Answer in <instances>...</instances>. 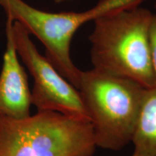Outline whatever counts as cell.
<instances>
[{"label":"cell","mask_w":156,"mask_h":156,"mask_svg":"<svg viewBox=\"0 0 156 156\" xmlns=\"http://www.w3.org/2000/svg\"><path fill=\"white\" fill-rule=\"evenodd\" d=\"M12 30L17 54L34 79L31 101L38 112H55L90 121L79 90L40 54L30 35L19 23L13 21Z\"/></svg>","instance_id":"5b68a950"},{"label":"cell","mask_w":156,"mask_h":156,"mask_svg":"<svg viewBox=\"0 0 156 156\" xmlns=\"http://www.w3.org/2000/svg\"><path fill=\"white\" fill-rule=\"evenodd\" d=\"M153 15V12L140 5L93 21L88 38L93 69L130 79L146 89L155 86L150 42Z\"/></svg>","instance_id":"6da1fadb"},{"label":"cell","mask_w":156,"mask_h":156,"mask_svg":"<svg viewBox=\"0 0 156 156\" xmlns=\"http://www.w3.org/2000/svg\"><path fill=\"white\" fill-rule=\"evenodd\" d=\"M12 23L7 17L6 49L0 74V115L22 119L30 116L31 91L28 75L17 57L12 30Z\"/></svg>","instance_id":"8992f818"},{"label":"cell","mask_w":156,"mask_h":156,"mask_svg":"<svg viewBox=\"0 0 156 156\" xmlns=\"http://www.w3.org/2000/svg\"><path fill=\"white\" fill-rule=\"evenodd\" d=\"M150 42H151L152 63H153L154 73L156 76V13H153L152 17L151 28H150Z\"/></svg>","instance_id":"ba28073f"},{"label":"cell","mask_w":156,"mask_h":156,"mask_svg":"<svg viewBox=\"0 0 156 156\" xmlns=\"http://www.w3.org/2000/svg\"><path fill=\"white\" fill-rule=\"evenodd\" d=\"M78 90L88 113L96 147L118 151L131 143L145 87L93 68L81 72Z\"/></svg>","instance_id":"7a4b0ae2"},{"label":"cell","mask_w":156,"mask_h":156,"mask_svg":"<svg viewBox=\"0 0 156 156\" xmlns=\"http://www.w3.org/2000/svg\"><path fill=\"white\" fill-rule=\"evenodd\" d=\"M133 3L134 0H99L85 11L51 12L35 8L23 0H0V6L7 18L19 23L29 34L41 42L45 57L77 90L82 70L74 63L70 53L75 34L86 23L132 7Z\"/></svg>","instance_id":"277c9868"},{"label":"cell","mask_w":156,"mask_h":156,"mask_svg":"<svg viewBox=\"0 0 156 156\" xmlns=\"http://www.w3.org/2000/svg\"><path fill=\"white\" fill-rule=\"evenodd\" d=\"M155 7L156 8V0L155 1Z\"/></svg>","instance_id":"9c48e42d"},{"label":"cell","mask_w":156,"mask_h":156,"mask_svg":"<svg viewBox=\"0 0 156 156\" xmlns=\"http://www.w3.org/2000/svg\"><path fill=\"white\" fill-rule=\"evenodd\" d=\"M132 143V156H156V85L146 89Z\"/></svg>","instance_id":"52a82bcc"},{"label":"cell","mask_w":156,"mask_h":156,"mask_svg":"<svg viewBox=\"0 0 156 156\" xmlns=\"http://www.w3.org/2000/svg\"><path fill=\"white\" fill-rule=\"evenodd\" d=\"M96 147L88 120L49 111L22 119L0 115V156H93Z\"/></svg>","instance_id":"3957f363"}]
</instances>
